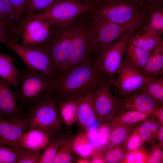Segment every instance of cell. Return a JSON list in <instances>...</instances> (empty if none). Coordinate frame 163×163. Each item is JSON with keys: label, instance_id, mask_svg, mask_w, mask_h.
<instances>
[{"label": "cell", "instance_id": "6da1fadb", "mask_svg": "<svg viewBox=\"0 0 163 163\" xmlns=\"http://www.w3.org/2000/svg\"><path fill=\"white\" fill-rule=\"evenodd\" d=\"M18 85L14 92L18 105L28 106L52 97L56 98L58 80L27 66L18 70Z\"/></svg>", "mask_w": 163, "mask_h": 163}, {"label": "cell", "instance_id": "7a4b0ae2", "mask_svg": "<svg viewBox=\"0 0 163 163\" xmlns=\"http://www.w3.org/2000/svg\"><path fill=\"white\" fill-rule=\"evenodd\" d=\"M90 62L74 69L57 81L56 99L79 98L94 91L102 83L113 79Z\"/></svg>", "mask_w": 163, "mask_h": 163}, {"label": "cell", "instance_id": "3957f363", "mask_svg": "<svg viewBox=\"0 0 163 163\" xmlns=\"http://www.w3.org/2000/svg\"><path fill=\"white\" fill-rule=\"evenodd\" d=\"M91 6L82 15L96 22L126 23L142 14L146 7L138 0H90Z\"/></svg>", "mask_w": 163, "mask_h": 163}, {"label": "cell", "instance_id": "277c9868", "mask_svg": "<svg viewBox=\"0 0 163 163\" xmlns=\"http://www.w3.org/2000/svg\"><path fill=\"white\" fill-rule=\"evenodd\" d=\"M75 21V29L69 56L63 69L61 77L80 66L90 62L94 63L96 57L97 48L94 40L92 21L81 16Z\"/></svg>", "mask_w": 163, "mask_h": 163}, {"label": "cell", "instance_id": "5b68a950", "mask_svg": "<svg viewBox=\"0 0 163 163\" xmlns=\"http://www.w3.org/2000/svg\"><path fill=\"white\" fill-rule=\"evenodd\" d=\"M75 26V21L54 25L43 43L53 60L54 77L57 79L61 77L63 69L69 59Z\"/></svg>", "mask_w": 163, "mask_h": 163}, {"label": "cell", "instance_id": "8992f818", "mask_svg": "<svg viewBox=\"0 0 163 163\" xmlns=\"http://www.w3.org/2000/svg\"><path fill=\"white\" fill-rule=\"evenodd\" d=\"M27 108V130H39L50 137L59 132L63 122L57 106L56 98L46 99Z\"/></svg>", "mask_w": 163, "mask_h": 163}, {"label": "cell", "instance_id": "52a82bcc", "mask_svg": "<svg viewBox=\"0 0 163 163\" xmlns=\"http://www.w3.org/2000/svg\"><path fill=\"white\" fill-rule=\"evenodd\" d=\"M91 6L90 0H58L45 11L25 18L47 20L54 24L72 22L88 12Z\"/></svg>", "mask_w": 163, "mask_h": 163}, {"label": "cell", "instance_id": "ba28073f", "mask_svg": "<svg viewBox=\"0 0 163 163\" xmlns=\"http://www.w3.org/2000/svg\"><path fill=\"white\" fill-rule=\"evenodd\" d=\"M142 27L138 25L132 28L118 39L101 47L94 62L95 67L99 71L113 77L122 65L125 49L129 39L134 32Z\"/></svg>", "mask_w": 163, "mask_h": 163}, {"label": "cell", "instance_id": "9c48e42d", "mask_svg": "<svg viewBox=\"0 0 163 163\" xmlns=\"http://www.w3.org/2000/svg\"><path fill=\"white\" fill-rule=\"evenodd\" d=\"M7 46L18 55L29 68L54 77V63L49 52L43 43L26 46L21 43L10 42Z\"/></svg>", "mask_w": 163, "mask_h": 163}, {"label": "cell", "instance_id": "30bf717a", "mask_svg": "<svg viewBox=\"0 0 163 163\" xmlns=\"http://www.w3.org/2000/svg\"><path fill=\"white\" fill-rule=\"evenodd\" d=\"M146 12L147 8L140 15L122 24L96 22L91 20L94 27V40L97 49L99 50L117 40L135 26H143Z\"/></svg>", "mask_w": 163, "mask_h": 163}, {"label": "cell", "instance_id": "8fae6325", "mask_svg": "<svg viewBox=\"0 0 163 163\" xmlns=\"http://www.w3.org/2000/svg\"><path fill=\"white\" fill-rule=\"evenodd\" d=\"M113 79L102 83L94 91V104L99 123L112 119L126 101L113 94Z\"/></svg>", "mask_w": 163, "mask_h": 163}, {"label": "cell", "instance_id": "7c38bea8", "mask_svg": "<svg viewBox=\"0 0 163 163\" xmlns=\"http://www.w3.org/2000/svg\"><path fill=\"white\" fill-rule=\"evenodd\" d=\"M117 74V77L113 80V86L119 97L126 100L142 87L146 78L124 60Z\"/></svg>", "mask_w": 163, "mask_h": 163}, {"label": "cell", "instance_id": "4fadbf2b", "mask_svg": "<svg viewBox=\"0 0 163 163\" xmlns=\"http://www.w3.org/2000/svg\"><path fill=\"white\" fill-rule=\"evenodd\" d=\"M54 25L52 22L43 19H35L27 21L24 24L21 30V43L26 46H30L44 43Z\"/></svg>", "mask_w": 163, "mask_h": 163}, {"label": "cell", "instance_id": "5bb4252c", "mask_svg": "<svg viewBox=\"0 0 163 163\" xmlns=\"http://www.w3.org/2000/svg\"><path fill=\"white\" fill-rule=\"evenodd\" d=\"M11 85L0 78V117L8 119L25 118L27 113L18 105Z\"/></svg>", "mask_w": 163, "mask_h": 163}, {"label": "cell", "instance_id": "9a60e30c", "mask_svg": "<svg viewBox=\"0 0 163 163\" xmlns=\"http://www.w3.org/2000/svg\"><path fill=\"white\" fill-rule=\"evenodd\" d=\"M94 91L78 99L76 123L81 131L87 132L99 123L94 104Z\"/></svg>", "mask_w": 163, "mask_h": 163}, {"label": "cell", "instance_id": "2e32d148", "mask_svg": "<svg viewBox=\"0 0 163 163\" xmlns=\"http://www.w3.org/2000/svg\"><path fill=\"white\" fill-rule=\"evenodd\" d=\"M162 105L148 94L141 87L125 101L120 110H133L151 113Z\"/></svg>", "mask_w": 163, "mask_h": 163}, {"label": "cell", "instance_id": "e0dca14e", "mask_svg": "<svg viewBox=\"0 0 163 163\" xmlns=\"http://www.w3.org/2000/svg\"><path fill=\"white\" fill-rule=\"evenodd\" d=\"M27 117L19 119H5L0 117V145L9 146L26 130Z\"/></svg>", "mask_w": 163, "mask_h": 163}, {"label": "cell", "instance_id": "ac0fdd59", "mask_svg": "<svg viewBox=\"0 0 163 163\" xmlns=\"http://www.w3.org/2000/svg\"><path fill=\"white\" fill-rule=\"evenodd\" d=\"M50 138L47 134L42 131L30 129L23 132L19 138L11 142L9 146L27 149L44 150L49 144Z\"/></svg>", "mask_w": 163, "mask_h": 163}, {"label": "cell", "instance_id": "d6986e66", "mask_svg": "<svg viewBox=\"0 0 163 163\" xmlns=\"http://www.w3.org/2000/svg\"><path fill=\"white\" fill-rule=\"evenodd\" d=\"M0 19L5 26L9 41H18L22 27L16 18L9 0H0Z\"/></svg>", "mask_w": 163, "mask_h": 163}, {"label": "cell", "instance_id": "ffe728a7", "mask_svg": "<svg viewBox=\"0 0 163 163\" xmlns=\"http://www.w3.org/2000/svg\"><path fill=\"white\" fill-rule=\"evenodd\" d=\"M146 77L162 76L163 74V40L162 37L151 52L143 68L140 71Z\"/></svg>", "mask_w": 163, "mask_h": 163}, {"label": "cell", "instance_id": "44dd1931", "mask_svg": "<svg viewBox=\"0 0 163 163\" xmlns=\"http://www.w3.org/2000/svg\"><path fill=\"white\" fill-rule=\"evenodd\" d=\"M154 35L160 37L163 33V8L158 5L147 8L146 14L142 27Z\"/></svg>", "mask_w": 163, "mask_h": 163}, {"label": "cell", "instance_id": "7402d4cb", "mask_svg": "<svg viewBox=\"0 0 163 163\" xmlns=\"http://www.w3.org/2000/svg\"><path fill=\"white\" fill-rule=\"evenodd\" d=\"M152 115L151 113H143L133 110H119L109 122L110 128L123 125L135 124L142 121Z\"/></svg>", "mask_w": 163, "mask_h": 163}, {"label": "cell", "instance_id": "603a6c76", "mask_svg": "<svg viewBox=\"0 0 163 163\" xmlns=\"http://www.w3.org/2000/svg\"><path fill=\"white\" fill-rule=\"evenodd\" d=\"M161 37H157L141 27L132 34L128 43L142 49L151 52L154 50Z\"/></svg>", "mask_w": 163, "mask_h": 163}, {"label": "cell", "instance_id": "cb8c5ba5", "mask_svg": "<svg viewBox=\"0 0 163 163\" xmlns=\"http://www.w3.org/2000/svg\"><path fill=\"white\" fill-rule=\"evenodd\" d=\"M70 143L74 152L80 157L91 159L95 152L87 132L81 131L74 135L70 138Z\"/></svg>", "mask_w": 163, "mask_h": 163}, {"label": "cell", "instance_id": "d4e9b609", "mask_svg": "<svg viewBox=\"0 0 163 163\" xmlns=\"http://www.w3.org/2000/svg\"><path fill=\"white\" fill-rule=\"evenodd\" d=\"M150 53L128 43L123 55L124 60L140 72L145 65Z\"/></svg>", "mask_w": 163, "mask_h": 163}, {"label": "cell", "instance_id": "484cf974", "mask_svg": "<svg viewBox=\"0 0 163 163\" xmlns=\"http://www.w3.org/2000/svg\"><path fill=\"white\" fill-rule=\"evenodd\" d=\"M135 124L123 125L111 129L109 141L106 150L119 146H124L133 133Z\"/></svg>", "mask_w": 163, "mask_h": 163}, {"label": "cell", "instance_id": "4316f807", "mask_svg": "<svg viewBox=\"0 0 163 163\" xmlns=\"http://www.w3.org/2000/svg\"><path fill=\"white\" fill-rule=\"evenodd\" d=\"M18 70L10 55L0 52V78L15 88L18 85Z\"/></svg>", "mask_w": 163, "mask_h": 163}, {"label": "cell", "instance_id": "83f0119b", "mask_svg": "<svg viewBox=\"0 0 163 163\" xmlns=\"http://www.w3.org/2000/svg\"><path fill=\"white\" fill-rule=\"evenodd\" d=\"M78 99L65 100L56 99L57 105L61 118L62 122L66 126H72L76 122Z\"/></svg>", "mask_w": 163, "mask_h": 163}, {"label": "cell", "instance_id": "f1b7e54d", "mask_svg": "<svg viewBox=\"0 0 163 163\" xmlns=\"http://www.w3.org/2000/svg\"><path fill=\"white\" fill-rule=\"evenodd\" d=\"M76 155L72 147L70 138L63 136L53 163H75Z\"/></svg>", "mask_w": 163, "mask_h": 163}, {"label": "cell", "instance_id": "f546056e", "mask_svg": "<svg viewBox=\"0 0 163 163\" xmlns=\"http://www.w3.org/2000/svg\"><path fill=\"white\" fill-rule=\"evenodd\" d=\"M142 88L161 104L163 102V77H146Z\"/></svg>", "mask_w": 163, "mask_h": 163}, {"label": "cell", "instance_id": "4dcf8cb0", "mask_svg": "<svg viewBox=\"0 0 163 163\" xmlns=\"http://www.w3.org/2000/svg\"><path fill=\"white\" fill-rule=\"evenodd\" d=\"M59 133L50 137L49 144L42 154L39 163H53L63 137Z\"/></svg>", "mask_w": 163, "mask_h": 163}, {"label": "cell", "instance_id": "1f68e13d", "mask_svg": "<svg viewBox=\"0 0 163 163\" xmlns=\"http://www.w3.org/2000/svg\"><path fill=\"white\" fill-rule=\"evenodd\" d=\"M0 145V163H18L25 149L19 147Z\"/></svg>", "mask_w": 163, "mask_h": 163}, {"label": "cell", "instance_id": "d6a6232c", "mask_svg": "<svg viewBox=\"0 0 163 163\" xmlns=\"http://www.w3.org/2000/svg\"><path fill=\"white\" fill-rule=\"evenodd\" d=\"M58 0H30L24 14V19L42 12Z\"/></svg>", "mask_w": 163, "mask_h": 163}, {"label": "cell", "instance_id": "836d02e7", "mask_svg": "<svg viewBox=\"0 0 163 163\" xmlns=\"http://www.w3.org/2000/svg\"><path fill=\"white\" fill-rule=\"evenodd\" d=\"M126 154L123 145L110 148L103 154V158L104 163H123Z\"/></svg>", "mask_w": 163, "mask_h": 163}, {"label": "cell", "instance_id": "e575fe53", "mask_svg": "<svg viewBox=\"0 0 163 163\" xmlns=\"http://www.w3.org/2000/svg\"><path fill=\"white\" fill-rule=\"evenodd\" d=\"M110 130L109 122L104 123L98 127L97 134L100 148L98 152L104 151L106 149L109 141Z\"/></svg>", "mask_w": 163, "mask_h": 163}, {"label": "cell", "instance_id": "d590c367", "mask_svg": "<svg viewBox=\"0 0 163 163\" xmlns=\"http://www.w3.org/2000/svg\"><path fill=\"white\" fill-rule=\"evenodd\" d=\"M16 18L21 24L24 19V13L30 0H9Z\"/></svg>", "mask_w": 163, "mask_h": 163}, {"label": "cell", "instance_id": "8d00e7d4", "mask_svg": "<svg viewBox=\"0 0 163 163\" xmlns=\"http://www.w3.org/2000/svg\"><path fill=\"white\" fill-rule=\"evenodd\" d=\"M148 152L139 148L126 154L123 163H145Z\"/></svg>", "mask_w": 163, "mask_h": 163}, {"label": "cell", "instance_id": "74e56055", "mask_svg": "<svg viewBox=\"0 0 163 163\" xmlns=\"http://www.w3.org/2000/svg\"><path fill=\"white\" fill-rule=\"evenodd\" d=\"M151 120L152 118L146 119L136 126L135 129L144 142H153L150 129Z\"/></svg>", "mask_w": 163, "mask_h": 163}, {"label": "cell", "instance_id": "f35d334b", "mask_svg": "<svg viewBox=\"0 0 163 163\" xmlns=\"http://www.w3.org/2000/svg\"><path fill=\"white\" fill-rule=\"evenodd\" d=\"M43 149H27L18 163H39Z\"/></svg>", "mask_w": 163, "mask_h": 163}, {"label": "cell", "instance_id": "ab89813d", "mask_svg": "<svg viewBox=\"0 0 163 163\" xmlns=\"http://www.w3.org/2000/svg\"><path fill=\"white\" fill-rule=\"evenodd\" d=\"M163 144L158 143L154 146L148 152L146 160L147 163H161L163 161Z\"/></svg>", "mask_w": 163, "mask_h": 163}, {"label": "cell", "instance_id": "60d3db41", "mask_svg": "<svg viewBox=\"0 0 163 163\" xmlns=\"http://www.w3.org/2000/svg\"><path fill=\"white\" fill-rule=\"evenodd\" d=\"M144 141L135 130L125 143L124 148L126 153L139 148Z\"/></svg>", "mask_w": 163, "mask_h": 163}, {"label": "cell", "instance_id": "b9f144b4", "mask_svg": "<svg viewBox=\"0 0 163 163\" xmlns=\"http://www.w3.org/2000/svg\"><path fill=\"white\" fill-rule=\"evenodd\" d=\"M162 125L160 121L154 117L152 118L150 125V129L153 142L156 139L157 135L160 126Z\"/></svg>", "mask_w": 163, "mask_h": 163}, {"label": "cell", "instance_id": "7bdbcfd3", "mask_svg": "<svg viewBox=\"0 0 163 163\" xmlns=\"http://www.w3.org/2000/svg\"><path fill=\"white\" fill-rule=\"evenodd\" d=\"M9 42L6 28L3 22L0 19V43L7 45Z\"/></svg>", "mask_w": 163, "mask_h": 163}, {"label": "cell", "instance_id": "ee69618b", "mask_svg": "<svg viewBox=\"0 0 163 163\" xmlns=\"http://www.w3.org/2000/svg\"><path fill=\"white\" fill-rule=\"evenodd\" d=\"M145 7L158 5L161 7L163 6V0H138Z\"/></svg>", "mask_w": 163, "mask_h": 163}, {"label": "cell", "instance_id": "f6af8a7d", "mask_svg": "<svg viewBox=\"0 0 163 163\" xmlns=\"http://www.w3.org/2000/svg\"><path fill=\"white\" fill-rule=\"evenodd\" d=\"M152 116L158 119L161 123L163 124V107L161 105L157 108L153 112Z\"/></svg>", "mask_w": 163, "mask_h": 163}, {"label": "cell", "instance_id": "bcb514c9", "mask_svg": "<svg viewBox=\"0 0 163 163\" xmlns=\"http://www.w3.org/2000/svg\"><path fill=\"white\" fill-rule=\"evenodd\" d=\"M158 140L159 143L163 144V126L161 125L158 131L156 139Z\"/></svg>", "mask_w": 163, "mask_h": 163}, {"label": "cell", "instance_id": "7dc6e473", "mask_svg": "<svg viewBox=\"0 0 163 163\" xmlns=\"http://www.w3.org/2000/svg\"><path fill=\"white\" fill-rule=\"evenodd\" d=\"M75 163H90L91 159L84 157H80L78 158Z\"/></svg>", "mask_w": 163, "mask_h": 163}]
</instances>
